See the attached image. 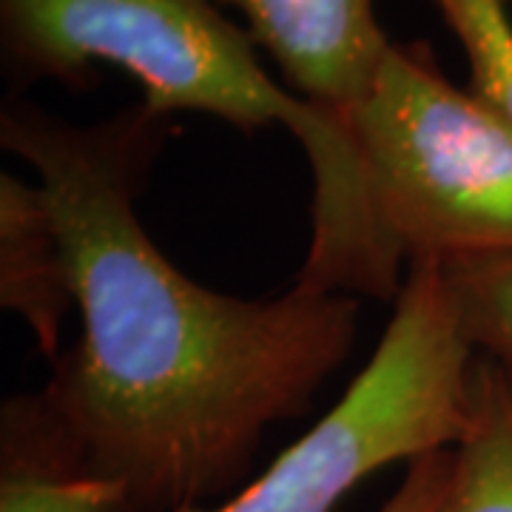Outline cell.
Segmentation results:
<instances>
[{
	"mask_svg": "<svg viewBox=\"0 0 512 512\" xmlns=\"http://www.w3.org/2000/svg\"><path fill=\"white\" fill-rule=\"evenodd\" d=\"M0 302L29 325L37 350L57 359L74 305L69 256L43 185L9 171L0 174Z\"/></svg>",
	"mask_w": 512,
	"mask_h": 512,
	"instance_id": "6",
	"label": "cell"
},
{
	"mask_svg": "<svg viewBox=\"0 0 512 512\" xmlns=\"http://www.w3.org/2000/svg\"><path fill=\"white\" fill-rule=\"evenodd\" d=\"M441 274L467 342L512 384V254L447 259Z\"/></svg>",
	"mask_w": 512,
	"mask_h": 512,
	"instance_id": "9",
	"label": "cell"
},
{
	"mask_svg": "<svg viewBox=\"0 0 512 512\" xmlns=\"http://www.w3.org/2000/svg\"><path fill=\"white\" fill-rule=\"evenodd\" d=\"M384 259L512 254V128L441 72L427 40L393 43L345 120Z\"/></svg>",
	"mask_w": 512,
	"mask_h": 512,
	"instance_id": "3",
	"label": "cell"
},
{
	"mask_svg": "<svg viewBox=\"0 0 512 512\" xmlns=\"http://www.w3.org/2000/svg\"><path fill=\"white\" fill-rule=\"evenodd\" d=\"M177 123L140 100L89 126L26 94L0 103V146L35 168L72 268L83 333L37 393L89 476L128 512H177L234 484L262 436L311 407L359 333L353 293L293 282L239 299L185 276L137 217Z\"/></svg>",
	"mask_w": 512,
	"mask_h": 512,
	"instance_id": "1",
	"label": "cell"
},
{
	"mask_svg": "<svg viewBox=\"0 0 512 512\" xmlns=\"http://www.w3.org/2000/svg\"><path fill=\"white\" fill-rule=\"evenodd\" d=\"M447 512H512V384L478 356Z\"/></svg>",
	"mask_w": 512,
	"mask_h": 512,
	"instance_id": "8",
	"label": "cell"
},
{
	"mask_svg": "<svg viewBox=\"0 0 512 512\" xmlns=\"http://www.w3.org/2000/svg\"><path fill=\"white\" fill-rule=\"evenodd\" d=\"M473 362L441 262L410 259L379 348L328 416L228 501L177 512H333L384 467L456 447Z\"/></svg>",
	"mask_w": 512,
	"mask_h": 512,
	"instance_id": "4",
	"label": "cell"
},
{
	"mask_svg": "<svg viewBox=\"0 0 512 512\" xmlns=\"http://www.w3.org/2000/svg\"><path fill=\"white\" fill-rule=\"evenodd\" d=\"M501 3H504V6H507V9H512V0H501Z\"/></svg>",
	"mask_w": 512,
	"mask_h": 512,
	"instance_id": "12",
	"label": "cell"
},
{
	"mask_svg": "<svg viewBox=\"0 0 512 512\" xmlns=\"http://www.w3.org/2000/svg\"><path fill=\"white\" fill-rule=\"evenodd\" d=\"M470 66V92L512 128V18L501 0H433Z\"/></svg>",
	"mask_w": 512,
	"mask_h": 512,
	"instance_id": "10",
	"label": "cell"
},
{
	"mask_svg": "<svg viewBox=\"0 0 512 512\" xmlns=\"http://www.w3.org/2000/svg\"><path fill=\"white\" fill-rule=\"evenodd\" d=\"M0 512H128L120 484L89 476L57 439L37 393L3 407Z\"/></svg>",
	"mask_w": 512,
	"mask_h": 512,
	"instance_id": "7",
	"label": "cell"
},
{
	"mask_svg": "<svg viewBox=\"0 0 512 512\" xmlns=\"http://www.w3.org/2000/svg\"><path fill=\"white\" fill-rule=\"evenodd\" d=\"M0 60L12 94L46 80L86 92L97 63L114 66L143 86L151 111L208 114L239 131L285 126L308 163L339 134L262 69L254 37L217 0H0Z\"/></svg>",
	"mask_w": 512,
	"mask_h": 512,
	"instance_id": "2",
	"label": "cell"
},
{
	"mask_svg": "<svg viewBox=\"0 0 512 512\" xmlns=\"http://www.w3.org/2000/svg\"><path fill=\"white\" fill-rule=\"evenodd\" d=\"M234 9L288 80L291 94L345 120L365 100L393 40L376 0H217Z\"/></svg>",
	"mask_w": 512,
	"mask_h": 512,
	"instance_id": "5",
	"label": "cell"
},
{
	"mask_svg": "<svg viewBox=\"0 0 512 512\" xmlns=\"http://www.w3.org/2000/svg\"><path fill=\"white\" fill-rule=\"evenodd\" d=\"M453 473V450H439L410 461L399 490L384 501L379 512H447L453 495Z\"/></svg>",
	"mask_w": 512,
	"mask_h": 512,
	"instance_id": "11",
	"label": "cell"
}]
</instances>
